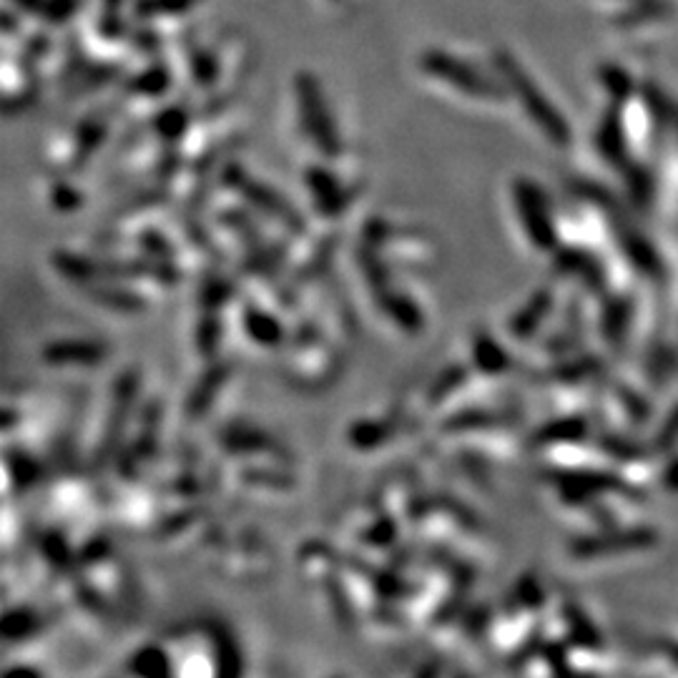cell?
<instances>
[{
	"instance_id": "obj_1",
	"label": "cell",
	"mask_w": 678,
	"mask_h": 678,
	"mask_svg": "<svg viewBox=\"0 0 678 678\" xmlns=\"http://www.w3.org/2000/svg\"><path fill=\"white\" fill-rule=\"evenodd\" d=\"M350 350L329 337L312 312L292 322L287 347L282 350V372L302 392H322L345 375Z\"/></svg>"
},
{
	"instance_id": "obj_2",
	"label": "cell",
	"mask_w": 678,
	"mask_h": 678,
	"mask_svg": "<svg viewBox=\"0 0 678 678\" xmlns=\"http://www.w3.org/2000/svg\"><path fill=\"white\" fill-rule=\"evenodd\" d=\"M174 663V676L211 678L239 676L244 671L242 648L221 623H194L164 636Z\"/></svg>"
},
{
	"instance_id": "obj_3",
	"label": "cell",
	"mask_w": 678,
	"mask_h": 678,
	"mask_svg": "<svg viewBox=\"0 0 678 678\" xmlns=\"http://www.w3.org/2000/svg\"><path fill=\"white\" fill-rule=\"evenodd\" d=\"M139 405L141 375L134 367H129V370L116 375L111 390H108L106 405L101 407L98 425L86 447V458H83L86 468H91L101 478L111 470L113 460L119 458L121 447H124L131 422H134L136 412H139Z\"/></svg>"
},
{
	"instance_id": "obj_4",
	"label": "cell",
	"mask_w": 678,
	"mask_h": 678,
	"mask_svg": "<svg viewBox=\"0 0 678 678\" xmlns=\"http://www.w3.org/2000/svg\"><path fill=\"white\" fill-rule=\"evenodd\" d=\"M360 242L380 254L392 269L402 272H425L440 262V247L425 229L397 224L385 216H370L362 224Z\"/></svg>"
},
{
	"instance_id": "obj_5",
	"label": "cell",
	"mask_w": 678,
	"mask_h": 678,
	"mask_svg": "<svg viewBox=\"0 0 678 678\" xmlns=\"http://www.w3.org/2000/svg\"><path fill=\"white\" fill-rule=\"evenodd\" d=\"M76 565L83 581L116 611L121 613L131 606L134 586H131L129 568L106 535L88 530L76 543Z\"/></svg>"
},
{
	"instance_id": "obj_6",
	"label": "cell",
	"mask_w": 678,
	"mask_h": 678,
	"mask_svg": "<svg viewBox=\"0 0 678 678\" xmlns=\"http://www.w3.org/2000/svg\"><path fill=\"white\" fill-rule=\"evenodd\" d=\"M216 452L224 465H289L294 455L279 437L249 420H229L216 430Z\"/></svg>"
},
{
	"instance_id": "obj_7",
	"label": "cell",
	"mask_w": 678,
	"mask_h": 678,
	"mask_svg": "<svg viewBox=\"0 0 678 678\" xmlns=\"http://www.w3.org/2000/svg\"><path fill=\"white\" fill-rule=\"evenodd\" d=\"M221 485L247 503L282 505L297 495V475L289 465H224Z\"/></svg>"
},
{
	"instance_id": "obj_8",
	"label": "cell",
	"mask_w": 678,
	"mask_h": 678,
	"mask_svg": "<svg viewBox=\"0 0 678 678\" xmlns=\"http://www.w3.org/2000/svg\"><path fill=\"white\" fill-rule=\"evenodd\" d=\"M302 181L309 201H312V221L322 226H334V229H337L339 219H345L362 191L360 181L350 179L345 171L339 174L329 161L309 164L304 169Z\"/></svg>"
},
{
	"instance_id": "obj_9",
	"label": "cell",
	"mask_w": 678,
	"mask_h": 678,
	"mask_svg": "<svg viewBox=\"0 0 678 678\" xmlns=\"http://www.w3.org/2000/svg\"><path fill=\"white\" fill-rule=\"evenodd\" d=\"M226 317H229V332H237L254 350L282 355L289 342V334H292V322L284 314L264 307L262 302L252 299L242 289H239L232 307L226 309Z\"/></svg>"
},
{
	"instance_id": "obj_10",
	"label": "cell",
	"mask_w": 678,
	"mask_h": 678,
	"mask_svg": "<svg viewBox=\"0 0 678 678\" xmlns=\"http://www.w3.org/2000/svg\"><path fill=\"white\" fill-rule=\"evenodd\" d=\"M211 565L229 581H264L274 568V550L257 528L244 525L229 533L224 548L216 553Z\"/></svg>"
},
{
	"instance_id": "obj_11",
	"label": "cell",
	"mask_w": 678,
	"mask_h": 678,
	"mask_svg": "<svg viewBox=\"0 0 678 678\" xmlns=\"http://www.w3.org/2000/svg\"><path fill=\"white\" fill-rule=\"evenodd\" d=\"M297 106L304 139L322 154V159L329 164L345 159V144H342V136L334 126L324 93L319 91L317 81L309 73L297 76Z\"/></svg>"
},
{
	"instance_id": "obj_12",
	"label": "cell",
	"mask_w": 678,
	"mask_h": 678,
	"mask_svg": "<svg viewBox=\"0 0 678 678\" xmlns=\"http://www.w3.org/2000/svg\"><path fill=\"white\" fill-rule=\"evenodd\" d=\"M415 420H412L410 410L405 402L397 407H390L380 415H362L355 422H350L345 432L347 447L357 455H377L385 452L387 447L395 445L400 437L415 432Z\"/></svg>"
},
{
	"instance_id": "obj_13",
	"label": "cell",
	"mask_w": 678,
	"mask_h": 678,
	"mask_svg": "<svg viewBox=\"0 0 678 678\" xmlns=\"http://www.w3.org/2000/svg\"><path fill=\"white\" fill-rule=\"evenodd\" d=\"M108 124L101 116H88V119L78 121L71 131L58 136L53 141L51 151H48V161L58 174H73V171L83 169L98 146L106 139Z\"/></svg>"
},
{
	"instance_id": "obj_14",
	"label": "cell",
	"mask_w": 678,
	"mask_h": 678,
	"mask_svg": "<svg viewBox=\"0 0 678 678\" xmlns=\"http://www.w3.org/2000/svg\"><path fill=\"white\" fill-rule=\"evenodd\" d=\"M237 377V370L229 360L219 357V360L206 362L204 370H201L199 380L191 385L189 395L184 402V415L191 422H204L209 420L216 412V407L221 405L229 390H232V382Z\"/></svg>"
},
{
	"instance_id": "obj_15",
	"label": "cell",
	"mask_w": 678,
	"mask_h": 678,
	"mask_svg": "<svg viewBox=\"0 0 678 678\" xmlns=\"http://www.w3.org/2000/svg\"><path fill=\"white\" fill-rule=\"evenodd\" d=\"M108 360L101 339L58 337L41 347V362L51 370H96Z\"/></svg>"
},
{
	"instance_id": "obj_16",
	"label": "cell",
	"mask_w": 678,
	"mask_h": 678,
	"mask_svg": "<svg viewBox=\"0 0 678 678\" xmlns=\"http://www.w3.org/2000/svg\"><path fill=\"white\" fill-rule=\"evenodd\" d=\"M420 68L430 78H435V81L450 86L452 91L465 93V96H470V98H483V101L485 98H493V86H490L485 78H480L470 66L455 61L450 53H445V51L422 53Z\"/></svg>"
},
{
	"instance_id": "obj_17",
	"label": "cell",
	"mask_w": 678,
	"mask_h": 678,
	"mask_svg": "<svg viewBox=\"0 0 678 678\" xmlns=\"http://www.w3.org/2000/svg\"><path fill=\"white\" fill-rule=\"evenodd\" d=\"M48 613L43 611L38 603L18 598V601H6V611H3V621H0V636L6 641V646L23 648L28 643L38 641L46 633Z\"/></svg>"
},
{
	"instance_id": "obj_18",
	"label": "cell",
	"mask_w": 678,
	"mask_h": 678,
	"mask_svg": "<svg viewBox=\"0 0 678 678\" xmlns=\"http://www.w3.org/2000/svg\"><path fill=\"white\" fill-rule=\"evenodd\" d=\"M513 201L518 219L525 229V237L538 249H548L553 244V226L543 209V199L528 181H518L513 186Z\"/></svg>"
},
{
	"instance_id": "obj_19",
	"label": "cell",
	"mask_w": 678,
	"mask_h": 678,
	"mask_svg": "<svg viewBox=\"0 0 678 678\" xmlns=\"http://www.w3.org/2000/svg\"><path fill=\"white\" fill-rule=\"evenodd\" d=\"M375 309L382 314V319H387L397 332L407 334V337H415L425 329V309L417 302L415 294L407 292L400 282L375 304Z\"/></svg>"
},
{
	"instance_id": "obj_20",
	"label": "cell",
	"mask_w": 678,
	"mask_h": 678,
	"mask_svg": "<svg viewBox=\"0 0 678 678\" xmlns=\"http://www.w3.org/2000/svg\"><path fill=\"white\" fill-rule=\"evenodd\" d=\"M226 334L229 332V317L226 312H214V309H196L194 329H191V345H194L196 357L201 362L219 360L224 350Z\"/></svg>"
},
{
	"instance_id": "obj_21",
	"label": "cell",
	"mask_w": 678,
	"mask_h": 678,
	"mask_svg": "<svg viewBox=\"0 0 678 678\" xmlns=\"http://www.w3.org/2000/svg\"><path fill=\"white\" fill-rule=\"evenodd\" d=\"M126 673L141 678L174 676V663H171V653L169 648H166L164 638L149 641L144 643V646L136 648V651L126 658Z\"/></svg>"
},
{
	"instance_id": "obj_22",
	"label": "cell",
	"mask_w": 678,
	"mask_h": 678,
	"mask_svg": "<svg viewBox=\"0 0 678 678\" xmlns=\"http://www.w3.org/2000/svg\"><path fill=\"white\" fill-rule=\"evenodd\" d=\"M470 365L478 372L483 380H498L505 370L510 367L508 355H505L503 347L490 337L488 332H478L473 337V345H470Z\"/></svg>"
},
{
	"instance_id": "obj_23",
	"label": "cell",
	"mask_w": 678,
	"mask_h": 678,
	"mask_svg": "<svg viewBox=\"0 0 678 678\" xmlns=\"http://www.w3.org/2000/svg\"><path fill=\"white\" fill-rule=\"evenodd\" d=\"M46 199L56 214H73L83 206V191L71 184L68 174H53L46 186Z\"/></svg>"
},
{
	"instance_id": "obj_24",
	"label": "cell",
	"mask_w": 678,
	"mask_h": 678,
	"mask_svg": "<svg viewBox=\"0 0 678 678\" xmlns=\"http://www.w3.org/2000/svg\"><path fill=\"white\" fill-rule=\"evenodd\" d=\"M196 0H156V11H186Z\"/></svg>"
},
{
	"instance_id": "obj_25",
	"label": "cell",
	"mask_w": 678,
	"mask_h": 678,
	"mask_svg": "<svg viewBox=\"0 0 678 678\" xmlns=\"http://www.w3.org/2000/svg\"><path fill=\"white\" fill-rule=\"evenodd\" d=\"M16 3L23 8V11H31V13L41 11L43 8V0H16Z\"/></svg>"
}]
</instances>
